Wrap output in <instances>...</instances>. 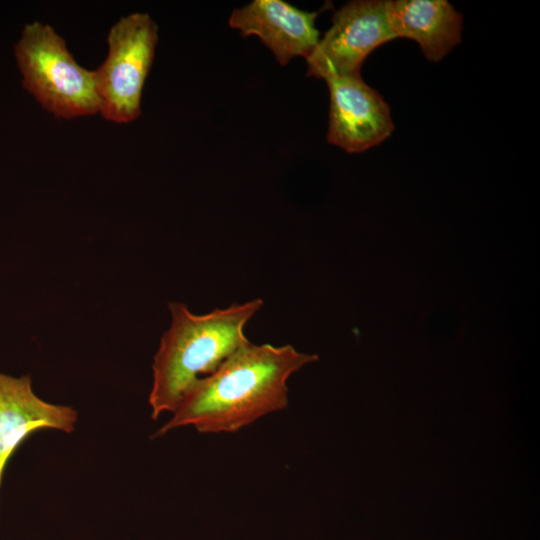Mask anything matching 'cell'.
I'll return each instance as SVG.
<instances>
[{"label":"cell","instance_id":"obj_8","mask_svg":"<svg viewBox=\"0 0 540 540\" xmlns=\"http://www.w3.org/2000/svg\"><path fill=\"white\" fill-rule=\"evenodd\" d=\"M76 421L73 408L39 398L29 375L15 378L0 372V487L8 461L29 435L45 428L71 433Z\"/></svg>","mask_w":540,"mask_h":540},{"label":"cell","instance_id":"obj_7","mask_svg":"<svg viewBox=\"0 0 540 540\" xmlns=\"http://www.w3.org/2000/svg\"><path fill=\"white\" fill-rule=\"evenodd\" d=\"M319 12L303 11L282 0H254L235 9L229 25L243 36H257L277 62L286 65L296 56L306 59L318 44Z\"/></svg>","mask_w":540,"mask_h":540},{"label":"cell","instance_id":"obj_5","mask_svg":"<svg viewBox=\"0 0 540 540\" xmlns=\"http://www.w3.org/2000/svg\"><path fill=\"white\" fill-rule=\"evenodd\" d=\"M385 1H350L332 16V25L306 58L307 75L319 79L361 75L367 56L395 39Z\"/></svg>","mask_w":540,"mask_h":540},{"label":"cell","instance_id":"obj_3","mask_svg":"<svg viewBox=\"0 0 540 540\" xmlns=\"http://www.w3.org/2000/svg\"><path fill=\"white\" fill-rule=\"evenodd\" d=\"M23 87L58 118L98 113L93 70L82 67L49 24H27L15 45Z\"/></svg>","mask_w":540,"mask_h":540},{"label":"cell","instance_id":"obj_6","mask_svg":"<svg viewBox=\"0 0 540 540\" xmlns=\"http://www.w3.org/2000/svg\"><path fill=\"white\" fill-rule=\"evenodd\" d=\"M330 95L327 141L348 153H360L393 132L390 107L361 75L325 79Z\"/></svg>","mask_w":540,"mask_h":540},{"label":"cell","instance_id":"obj_2","mask_svg":"<svg viewBox=\"0 0 540 540\" xmlns=\"http://www.w3.org/2000/svg\"><path fill=\"white\" fill-rule=\"evenodd\" d=\"M262 306L261 299H254L196 315L185 304H169L171 324L161 338L152 365L149 404L154 420L163 412L173 413L199 379L213 373L249 342L245 325Z\"/></svg>","mask_w":540,"mask_h":540},{"label":"cell","instance_id":"obj_4","mask_svg":"<svg viewBox=\"0 0 540 540\" xmlns=\"http://www.w3.org/2000/svg\"><path fill=\"white\" fill-rule=\"evenodd\" d=\"M158 41V27L147 13L121 17L110 28L107 56L93 70L100 115L129 123L141 115L142 91Z\"/></svg>","mask_w":540,"mask_h":540},{"label":"cell","instance_id":"obj_1","mask_svg":"<svg viewBox=\"0 0 540 540\" xmlns=\"http://www.w3.org/2000/svg\"><path fill=\"white\" fill-rule=\"evenodd\" d=\"M317 355L291 345L244 344L184 395L155 434L193 426L200 433L235 432L288 405L289 377Z\"/></svg>","mask_w":540,"mask_h":540},{"label":"cell","instance_id":"obj_9","mask_svg":"<svg viewBox=\"0 0 540 540\" xmlns=\"http://www.w3.org/2000/svg\"><path fill=\"white\" fill-rule=\"evenodd\" d=\"M385 9L395 37L416 41L430 61H440L461 41L463 17L446 0H388Z\"/></svg>","mask_w":540,"mask_h":540}]
</instances>
